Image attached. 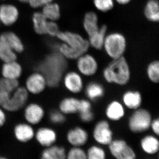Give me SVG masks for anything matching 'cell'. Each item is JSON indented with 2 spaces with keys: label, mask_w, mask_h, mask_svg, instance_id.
<instances>
[{
  "label": "cell",
  "mask_w": 159,
  "mask_h": 159,
  "mask_svg": "<svg viewBox=\"0 0 159 159\" xmlns=\"http://www.w3.org/2000/svg\"><path fill=\"white\" fill-rule=\"evenodd\" d=\"M56 37L62 42L57 46V50L66 59H77L86 53L90 47L88 40L71 31H60Z\"/></svg>",
  "instance_id": "6da1fadb"
},
{
  "label": "cell",
  "mask_w": 159,
  "mask_h": 159,
  "mask_svg": "<svg viewBox=\"0 0 159 159\" xmlns=\"http://www.w3.org/2000/svg\"><path fill=\"white\" fill-rule=\"evenodd\" d=\"M130 74L129 66L124 56L113 59L103 71V76L107 82L119 85L128 82Z\"/></svg>",
  "instance_id": "7a4b0ae2"
},
{
  "label": "cell",
  "mask_w": 159,
  "mask_h": 159,
  "mask_svg": "<svg viewBox=\"0 0 159 159\" xmlns=\"http://www.w3.org/2000/svg\"><path fill=\"white\" fill-rule=\"evenodd\" d=\"M126 48V39L123 34L119 32L107 34L102 48L112 59H117L123 56Z\"/></svg>",
  "instance_id": "3957f363"
},
{
  "label": "cell",
  "mask_w": 159,
  "mask_h": 159,
  "mask_svg": "<svg viewBox=\"0 0 159 159\" xmlns=\"http://www.w3.org/2000/svg\"><path fill=\"white\" fill-rule=\"evenodd\" d=\"M29 93L25 88L19 86L1 107L9 112L20 110L25 106L29 99Z\"/></svg>",
  "instance_id": "277c9868"
},
{
  "label": "cell",
  "mask_w": 159,
  "mask_h": 159,
  "mask_svg": "<svg viewBox=\"0 0 159 159\" xmlns=\"http://www.w3.org/2000/svg\"><path fill=\"white\" fill-rule=\"evenodd\" d=\"M151 124V116L149 112L145 109H139L130 117L129 125L132 131L139 133L148 129Z\"/></svg>",
  "instance_id": "5b68a950"
},
{
  "label": "cell",
  "mask_w": 159,
  "mask_h": 159,
  "mask_svg": "<svg viewBox=\"0 0 159 159\" xmlns=\"http://www.w3.org/2000/svg\"><path fill=\"white\" fill-rule=\"evenodd\" d=\"M19 16V10L13 4L4 3L0 6V22L3 25H13L18 20Z\"/></svg>",
  "instance_id": "8992f818"
},
{
  "label": "cell",
  "mask_w": 159,
  "mask_h": 159,
  "mask_svg": "<svg viewBox=\"0 0 159 159\" xmlns=\"http://www.w3.org/2000/svg\"><path fill=\"white\" fill-rule=\"evenodd\" d=\"M112 155L118 159H134L136 154L132 148L123 140L111 141L109 144Z\"/></svg>",
  "instance_id": "52a82bcc"
},
{
  "label": "cell",
  "mask_w": 159,
  "mask_h": 159,
  "mask_svg": "<svg viewBox=\"0 0 159 159\" xmlns=\"http://www.w3.org/2000/svg\"><path fill=\"white\" fill-rule=\"evenodd\" d=\"M48 85L45 77L41 72H34L26 79L25 88L29 93L37 95L43 92Z\"/></svg>",
  "instance_id": "ba28073f"
},
{
  "label": "cell",
  "mask_w": 159,
  "mask_h": 159,
  "mask_svg": "<svg viewBox=\"0 0 159 159\" xmlns=\"http://www.w3.org/2000/svg\"><path fill=\"white\" fill-rule=\"evenodd\" d=\"M77 68L81 74L85 76L94 75L98 69V64L93 56L86 53L77 59Z\"/></svg>",
  "instance_id": "9c48e42d"
},
{
  "label": "cell",
  "mask_w": 159,
  "mask_h": 159,
  "mask_svg": "<svg viewBox=\"0 0 159 159\" xmlns=\"http://www.w3.org/2000/svg\"><path fill=\"white\" fill-rule=\"evenodd\" d=\"M94 139L97 142L102 145H109L112 139V133L108 122L101 121L98 122L94 128Z\"/></svg>",
  "instance_id": "30bf717a"
},
{
  "label": "cell",
  "mask_w": 159,
  "mask_h": 159,
  "mask_svg": "<svg viewBox=\"0 0 159 159\" xmlns=\"http://www.w3.org/2000/svg\"><path fill=\"white\" fill-rule=\"evenodd\" d=\"M45 112L43 107L37 103H30L25 108L24 116L25 119L31 125H37L44 116Z\"/></svg>",
  "instance_id": "8fae6325"
},
{
  "label": "cell",
  "mask_w": 159,
  "mask_h": 159,
  "mask_svg": "<svg viewBox=\"0 0 159 159\" xmlns=\"http://www.w3.org/2000/svg\"><path fill=\"white\" fill-rule=\"evenodd\" d=\"M19 86L18 80L7 79L4 77L0 79V106L8 100Z\"/></svg>",
  "instance_id": "7c38bea8"
},
{
  "label": "cell",
  "mask_w": 159,
  "mask_h": 159,
  "mask_svg": "<svg viewBox=\"0 0 159 159\" xmlns=\"http://www.w3.org/2000/svg\"><path fill=\"white\" fill-rule=\"evenodd\" d=\"M34 136L40 145L45 148L54 145L57 140V134L55 131L48 127L39 128Z\"/></svg>",
  "instance_id": "4fadbf2b"
},
{
  "label": "cell",
  "mask_w": 159,
  "mask_h": 159,
  "mask_svg": "<svg viewBox=\"0 0 159 159\" xmlns=\"http://www.w3.org/2000/svg\"><path fill=\"white\" fill-rule=\"evenodd\" d=\"M22 73V66L16 60L4 62L2 66V74L4 78L18 80Z\"/></svg>",
  "instance_id": "5bb4252c"
},
{
  "label": "cell",
  "mask_w": 159,
  "mask_h": 159,
  "mask_svg": "<svg viewBox=\"0 0 159 159\" xmlns=\"http://www.w3.org/2000/svg\"><path fill=\"white\" fill-rule=\"evenodd\" d=\"M14 133L18 141L23 143L29 142L35 135L34 129L28 123H21L16 125Z\"/></svg>",
  "instance_id": "9a60e30c"
},
{
  "label": "cell",
  "mask_w": 159,
  "mask_h": 159,
  "mask_svg": "<svg viewBox=\"0 0 159 159\" xmlns=\"http://www.w3.org/2000/svg\"><path fill=\"white\" fill-rule=\"evenodd\" d=\"M32 24L34 32L39 35H48L50 20H49L41 11H36L32 16Z\"/></svg>",
  "instance_id": "2e32d148"
},
{
  "label": "cell",
  "mask_w": 159,
  "mask_h": 159,
  "mask_svg": "<svg viewBox=\"0 0 159 159\" xmlns=\"http://www.w3.org/2000/svg\"><path fill=\"white\" fill-rule=\"evenodd\" d=\"M64 84L68 90L74 93H80L82 89V79L76 72H69L66 74L64 77Z\"/></svg>",
  "instance_id": "e0dca14e"
},
{
  "label": "cell",
  "mask_w": 159,
  "mask_h": 159,
  "mask_svg": "<svg viewBox=\"0 0 159 159\" xmlns=\"http://www.w3.org/2000/svg\"><path fill=\"white\" fill-rule=\"evenodd\" d=\"M67 138L70 144L75 147H78L86 143L88 139V135L86 131L82 128L77 127L69 131Z\"/></svg>",
  "instance_id": "ac0fdd59"
},
{
  "label": "cell",
  "mask_w": 159,
  "mask_h": 159,
  "mask_svg": "<svg viewBox=\"0 0 159 159\" xmlns=\"http://www.w3.org/2000/svg\"><path fill=\"white\" fill-rule=\"evenodd\" d=\"M84 29L88 36H91L99 31L97 15L93 11H89L84 15L83 20Z\"/></svg>",
  "instance_id": "d6986e66"
},
{
  "label": "cell",
  "mask_w": 159,
  "mask_h": 159,
  "mask_svg": "<svg viewBox=\"0 0 159 159\" xmlns=\"http://www.w3.org/2000/svg\"><path fill=\"white\" fill-rule=\"evenodd\" d=\"M17 54L5 39L2 33L0 34V60L3 62L17 60Z\"/></svg>",
  "instance_id": "ffe728a7"
},
{
  "label": "cell",
  "mask_w": 159,
  "mask_h": 159,
  "mask_svg": "<svg viewBox=\"0 0 159 159\" xmlns=\"http://www.w3.org/2000/svg\"><path fill=\"white\" fill-rule=\"evenodd\" d=\"M43 15L48 20L57 22L61 16L60 7L57 3L53 2L47 3L42 7Z\"/></svg>",
  "instance_id": "44dd1931"
},
{
  "label": "cell",
  "mask_w": 159,
  "mask_h": 159,
  "mask_svg": "<svg viewBox=\"0 0 159 159\" xmlns=\"http://www.w3.org/2000/svg\"><path fill=\"white\" fill-rule=\"evenodd\" d=\"M66 157L63 147L54 145L46 147L41 154V157L43 159H64Z\"/></svg>",
  "instance_id": "7402d4cb"
},
{
  "label": "cell",
  "mask_w": 159,
  "mask_h": 159,
  "mask_svg": "<svg viewBox=\"0 0 159 159\" xmlns=\"http://www.w3.org/2000/svg\"><path fill=\"white\" fill-rule=\"evenodd\" d=\"M3 36L11 48L16 53H21L25 51V46L19 36L11 31L3 32Z\"/></svg>",
  "instance_id": "603a6c76"
},
{
  "label": "cell",
  "mask_w": 159,
  "mask_h": 159,
  "mask_svg": "<svg viewBox=\"0 0 159 159\" xmlns=\"http://www.w3.org/2000/svg\"><path fill=\"white\" fill-rule=\"evenodd\" d=\"M107 26L105 25L100 26L99 31L89 37L90 47L96 50H101L103 48V43L107 32Z\"/></svg>",
  "instance_id": "cb8c5ba5"
},
{
  "label": "cell",
  "mask_w": 159,
  "mask_h": 159,
  "mask_svg": "<svg viewBox=\"0 0 159 159\" xmlns=\"http://www.w3.org/2000/svg\"><path fill=\"white\" fill-rule=\"evenodd\" d=\"M145 17L150 21L158 22L159 4L157 0H148L144 9Z\"/></svg>",
  "instance_id": "d4e9b609"
},
{
  "label": "cell",
  "mask_w": 159,
  "mask_h": 159,
  "mask_svg": "<svg viewBox=\"0 0 159 159\" xmlns=\"http://www.w3.org/2000/svg\"><path fill=\"white\" fill-rule=\"evenodd\" d=\"M80 100L73 97L63 99L60 103V111L64 114L75 113L78 112Z\"/></svg>",
  "instance_id": "484cf974"
},
{
  "label": "cell",
  "mask_w": 159,
  "mask_h": 159,
  "mask_svg": "<svg viewBox=\"0 0 159 159\" xmlns=\"http://www.w3.org/2000/svg\"><path fill=\"white\" fill-rule=\"evenodd\" d=\"M106 115L111 120H119L124 116V108L121 103L117 101H113L107 107Z\"/></svg>",
  "instance_id": "4316f807"
},
{
  "label": "cell",
  "mask_w": 159,
  "mask_h": 159,
  "mask_svg": "<svg viewBox=\"0 0 159 159\" xmlns=\"http://www.w3.org/2000/svg\"><path fill=\"white\" fill-rule=\"evenodd\" d=\"M123 100L125 106L130 109H137L142 103V97L138 92H126L124 94Z\"/></svg>",
  "instance_id": "83f0119b"
},
{
  "label": "cell",
  "mask_w": 159,
  "mask_h": 159,
  "mask_svg": "<svg viewBox=\"0 0 159 159\" xmlns=\"http://www.w3.org/2000/svg\"><path fill=\"white\" fill-rule=\"evenodd\" d=\"M141 145L146 153L152 154L157 152L159 143L157 139L152 136H147L142 140Z\"/></svg>",
  "instance_id": "f1b7e54d"
},
{
  "label": "cell",
  "mask_w": 159,
  "mask_h": 159,
  "mask_svg": "<svg viewBox=\"0 0 159 159\" xmlns=\"http://www.w3.org/2000/svg\"><path fill=\"white\" fill-rule=\"evenodd\" d=\"M86 92L90 99H94L102 97L104 93V89L100 84L92 83L88 85Z\"/></svg>",
  "instance_id": "f546056e"
},
{
  "label": "cell",
  "mask_w": 159,
  "mask_h": 159,
  "mask_svg": "<svg viewBox=\"0 0 159 159\" xmlns=\"http://www.w3.org/2000/svg\"><path fill=\"white\" fill-rule=\"evenodd\" d=\"M148 77L152 82L158 83L159 79V62L155 61L149 64L147 68Z\"/></svg>",
  "instance_id": "4dcf8cb0"
},
{
  "label": "cell",
  "mask_w": 159,
  "mask_h": 159,
  "mask_svg": "<svg viewBox=\"0 0 159 159\" xmlns=\"http://www.w3.org/2000/svg\"><path fill=\"white\" fill-rule=\"evenodd\" d=\"M95 8L102 12H107L113 8L114 0H93Z\"/></svg>",
  "instance_id": "1f68e13d"
},
{
  "label": "cell",
  "mask_w": 159,
  "mask_h": 159,
  "mask_svg": "<svg viewBox=\"0 0 159 159\" xmlns=\"http://www.w3.org/2000/svg\"><path fill=\"white\" fill-rule=\"evenodd\" d=\"M87 157L89 159H104L105 153L102 148L97 146H92L88 151Z\"/></svg>",
  "instance_id": "d6a6232c"
},
{
  "label": "cell",
  "mask_w": 159,
  "mask_h": 159,
  "mask_svg": "<svg viewBox=\"0 0 159 159\" xmlns=\"http://www.w3.org/2000/svg\"><path fill=\"white\" fill-rule=\"evenodd\" d=\"M67 157L69 159H85L87 157L86 154L82 149L75 147L69 151Z\"/></svg>",
  "instance_id": "836d02e7"
},
{
  "label": "cell",
  "mask_w": 159,
  "mask_h": 159,
  "mask_svg": "<svg viewBox=\"0 0 159 159\" xmlns=\"http://www.w3.org/2000/svg\"><path fill=\"white\" fill-rule=\"evenodd\" d=\"M50 120L54 124H61L65 121V117L61 111H52L49 115Z\"/></svg>",
  "instance_id": "e575fe53"
},
{
  "label": "cell",
  "mask_w": 159,
  "mask_h": 159,
  "mask_svg": "<svg viewBox=\"0 0 159 159\" xmlns=\"http://www.w3.org/2000/svg\"><path fill=\"white\" fill-rule=\"evenodd\" d=\"M54 0H29L28 4L33 9L41 8L47 3L53 2Z\"/></svg>",
  "instance_id": "d590c367"
},
{
  "label": "cell",
  "mask_w": 159,
  "mask_h": 159,
  "mask_svg": "<svg viewBox=\"0 0 159 159\" xmlns=\"http://www.w3.org/2000/svg\"><path fill=\"white\" fill-rule=\"evenodd\" d=\"M91 109V103L88 101L84 99L80 100L78 110L79 113H83L90 111Z\"/></svg>",
  "instance_id": "8d00e7d4"
},
{
  "label": "cell",
  "mask_w": 159,
  "mask_h": 159,
  "mask_svg": "<svg viewBox=\"0 0 159 159\" xmlns=\"http://www.w3.org/2000/svg\"><path fill=\"white\" fill-rule=\"evenodd\" d=\"M80 117L82 121L84 122H89L93 120L94 116L91 111L83 113H80Z\"/></svg>",
  "instance_id": "74e56055"
},
{
  "label": "cell",
  "mask_w": 159,
  "mask_h": 159,
  "mask_svg": "<svg viewBox=\"0 0 159 159\" xmlns=\"http://www.w3.org/2000/svg\"><path fill=\"white\" fill-rule=\"evenodd\" d=\"M3 109L0 107V128L2 127L6 123V116Z\"/></svg>",
  "instance_id": "f35d334b"
},
{
  "label": "cell",
  "mask_w": 159,
  "mask_h": 159,
  "mask_svg": "<svg viewBox=\"0 0 159 159\" xmlns=\"http://www.w3.org/2000/svg\"><path fill=\"white\" fill-rule=\"evenodd\" d=\"M152 127L155 134L158 135L159 134V119H157L154 120L151 123Z\"/></svg>",
  "instance_id": "ab89813d"
},
{
  "label": "cell",
  "mask_w": 159,
  "mask_h": 159,
  "mask_svg": "<svg viewBox=\"0 0 159 159\" xmlns=\"http://www.w3.org/2000/svg\"><path fill=\"white\" fill-rule=\"evenodd\" d=\"M120 5H124L130 2L131 0H115Z\"/></svg>",
  "instance_id": "60d3db41"
},
{
  "label": "cell",
  "mask_w": 159,
  "mask_h": 159,
  "mask_svg": "<svg viewBox=\"0 0 159 159\" xmlns=\"http://www.w3.org/2000/svg\"><path fill=\"white\" fill-rule=\"evenodd\" d=\"M17 1L20 3H27V4H28L29 0H17Z\"/></svg>",
  "instance_id": "b9f144b4"
},
{
  "label": "cell",
  "mask_w": 159,
  "mask_h": 159,
  "mask_svg": "<svg viewBox=\"0 0 159 159\" xmlns=\"http://www.w3.org/2000/svg\"><path fill=\"white\" fill-rule=\"evenodd\" d=\"M6 158L4 157L0 156V159H6Z\"/></svg>",
  "instance_id": "7bdbcfd3"
},
{
  "label": "cell",
  "mask_w": 159,
  "mask_h": 159,
  "mask_svg": "<svg viewBox=\"0 0 159 159\" xmlns=\"http://www.w3.org/2000/svg\"><path fill=\"white\" fill-rule=\"evenodd\" d=\"M1 1H6V0H1Z\"/></svg>",
  "instance_id": "ee69618b"
}]
</instances>
